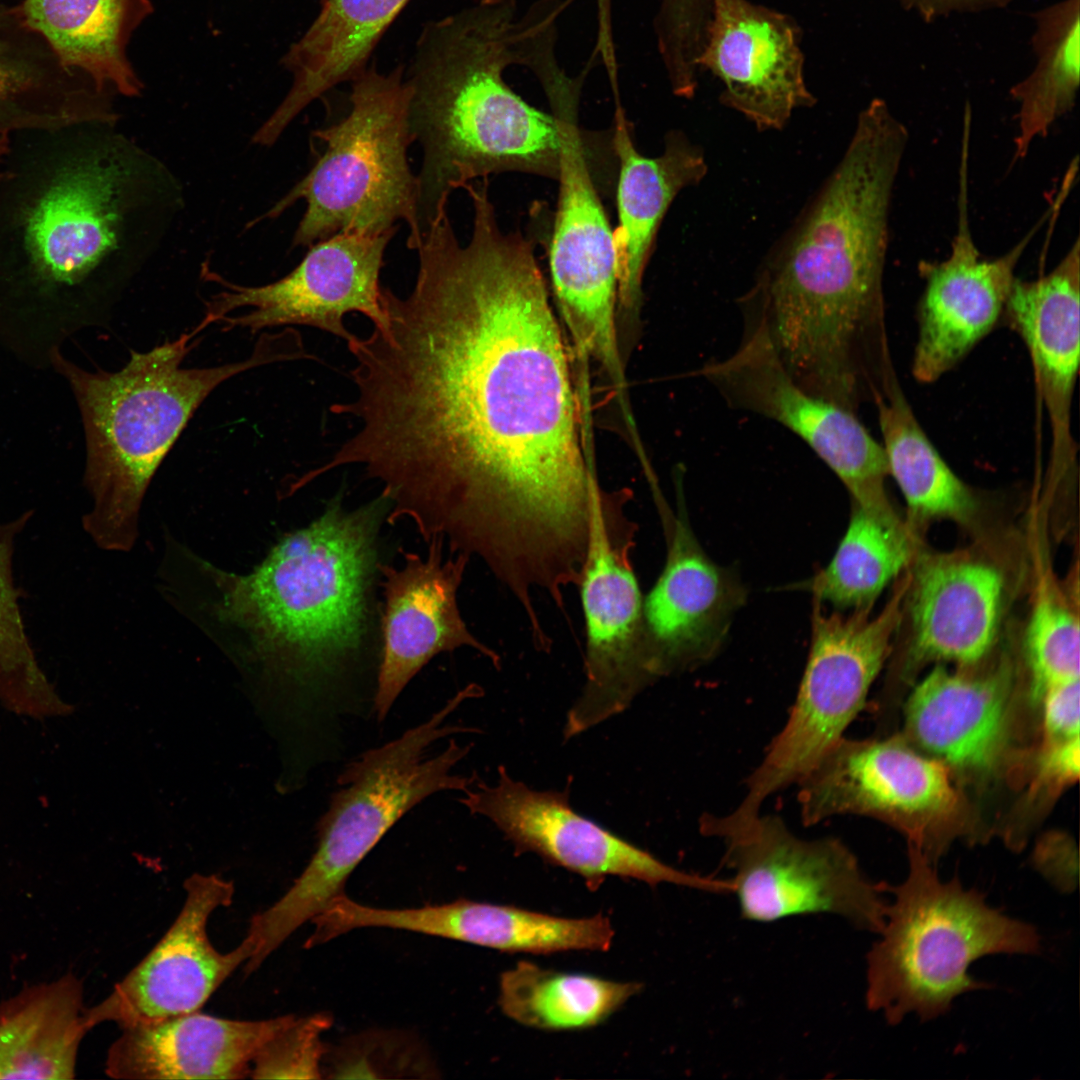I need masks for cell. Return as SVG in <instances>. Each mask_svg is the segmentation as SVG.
<instances>
[{
    "mask_svg": "<svg viewBox=\"0 0 1080 1080\" xmlns=\"http://www.w3.org/2000/svg\"><path fill=\"white\" fill-rule=\"evenodd\" d=\"M412 291L382 290L388 327L347 343L356 394L330 411L360 428L318 468L360 464L387 521L479 558L505 586L578 571L598 480L533 241L489 211L417 248Z\"/></svg>",
    "mask_w": 1080,
    "mask_h": 1080,
    "instance_id": "cell-1",
    "label": "cell"
},
{
    "mask_svg": "<svg viewBox=\"0 0 1080 1080\" xmlns=\"http://www.w3.org/2000/svg\"><path fill=\"white\" fill-rule=\"evenodd\" d=\"M909 139L873 99L830 176L737 300L743 335L805 391L849 409L894 373L883 274L894 184Z\"/></svg>",
    "mask_w": 1080,
    "mask_h": 1080,
    "instance_id": "cell-2",
    "label": "cell"
},
{
    "mask_svg": "<svg viewBox=\"0 0 1080 1080\" xmlns=\"http://www.w3.org/2000/svg\"><path fill=\"white\" fill-rule=\"evenodd\" d=\"M107 125L15 132L0 161V346L35 369L110 321L129 170Z\"/></svg>",
    "mask_w": 1080,
    "mask_h": 1080,
    "instance_id": "cell-3",
    "label": "cell"
},
{
    "mask_svg": "<svg viewBox=\"0 0 1080 1080\" xmlns=\"http://www.w3.org/2000/svg\"><path fill=\"white\" fill-rule=\"evenodd\" d=\"M516 0H481L433 23L421 38L407 82L421 233L447 212L451 193L476 178L518 172L557 180L561 130L553 113L516 94L503 73H536L550 57L554 22L543 8L517 16Z\"/></svg>",
    "mask_w": 1080,
    "mask_h": 1080,
    "instance_id": "cell-4",
    "label": "cell"
},
{
    "mask_svg": "<svg viewBox=\"0 0 1080 1080\" xmlns=\"http://www.w3.org/2000/svg\"><path fill=\"white\" fill-rule=\"evenodd\" d=\"M389 509L382 494L353 510L335 498L248 574L204 563L218 591L217 618L239 629L275 672L321 692L365 640L378 534Z\"/></svg>",
    "mask_w": 1080,
    "mask_h": 1080,
    "instance_id": "cell-5",
    "label": "cell"
},
{
    "mask_svg": "<svg viewBox=\"0 0 1080 1080\" xmlns=\"http://www.w3.org/2000/svg\"><path fill=\"white\" fill-rule=\"evenodd\" d=\"M192 331L147 352L131 351L118 371H88L64 356L50 367L68 383L85 435L84 484L93 499L83 525L95 543L127 551L137 538L139 509L157 468L206 397L222 382L261 365L305 359L296 330L262 334L245 360L182 368L199 340Z\"/></svg>",
    "mask_w": 1080,
    "mask_h": 1080,
    "instance_id": "cell-6",
    "label": "cell"
},
{
    "mask_svg": "<svg viewBox=\"0 0 1080 1080\" xmlns=\"http://www.w3.org/2000/svg\"><path fill=\"white\" fill-rule=\"evenodd\" d=\"M473 697L472 688L465 687L427 720L346 765L338 777L340 788L317 824V847L308 865L283 896L249 921L245 938L252 946L253 967L345 894L350 874L414 806L438 792H463L477 781L476 775L454 772L470 746L451 738L440 753L428 754L437 741L473 731L447 723Z\"/></svg>",
    "mask_w": 1080,
    "mask_h": 1080,
    "instance_id": "cell-7",
    "label": "cell"
},
{
    "mask_svg": "<svg viewBox=\"0 0 1080 1080\" xmlns=\"http://www.w3.org/2000/svg\"><path fill=\"white\" fill-rule=\"evenodd\" d=\"M909 872L886 906L881 939L867 955L866 1003L897 1025L909 1013L928 1021L959 995L987 987L968 974L991 954H1035L1040 937L1030 924L990 907L957 878L942 881L935 864L908 843Z\"/></svg>",
    "mask_w": 1080,
    "mask_h": 1080,
    "instance_id": "cell-8",
    "label": "cell"
},
{
    "mask_svg": "<svg viewBox=\"0 0 1080 1080\" xmlns=\"http://www.w3.org/2000/svg\"><path fill=\"white\" fill-rule=\"evenodd\" d=\"M411 89L402 67L363 71L353 80L350 110L312 132L322 144L310 171L266 214L275 218L304 199L306 210L292 245L309 247L340 232L380 234L409 228L407 246L422 238L418 179L408 160Z\"/></svg>",
    "mask_w": 1080,
    "mask_h": 1080,
    "instance_id": "cell-9",
    "label": "cell"
},
{
    "mask_svg": "<svg viewBox=\"0 0 1080 1080\" xmlns=\"http://www.w3.org/2000/svg\"><path fill=\"white\" fill-rule=\"evenodd\" d=\"M910 581L907 572L875 616L871 609L828 612L814 600L810 648L795 702L747 778L746 794L732 811L736 819L758 816L768 797L798 783L844 736L891 653Z\"/></svg>",
    "mask_w": 1080,
    "mask_h": 1080,
    "instance_id": "cell-10",
    "label": "cell"
},
{
    "mask_svg": "<svg viewBox=\"0 0 1080 1080\" xmlns=\"http://www.w3.org/2000/svg\"><path fill=\"white\" fill-rule=\"evenodd\" d=\"M797 784L806 827L838 815L870 817L903 833L932 863L957 839L985 838L949 768L903 736H843Z\"/></svg>",
    "mask_w": 1080,
    "mask_h": 1080,
    "instance_id": "cell-11",
    "label": "cell"
},
{
    "mask_svg": "<svg viewBox=\"0 0 1080 1080\" xmlns=\"http://www.w3.org/2000/svg\"><path fill=\"white\" fill-rule=\"evenodd\" d=\"M632 493L592 498L590 534L578 588L584 618L585 681L567 713L564 737L578 736L620 714L647 687L642 628L643 595L632 564L638 524L626 512Z\"/></svg>",
    "mask_w": 1080,
    "mask_h": 1080,
    "instance_id": "cell-12",
    "label": "cell"
},
{
    "mask_svg": "<svg viewBox=\"0 0 1080 1080\" xmlns=\"http://www.w3.org/2000/svg\"><path fill=\"white\" fill-rule=\"evenodd\" d=\"M578 105L552 109L561 130L558 201L549 246L552 289L578 360L592 359L624 387L617 333L613 230L592 171Z\"/></svg>",
    "mask_w": 1080,
    "mask_h": 1080,
    "instance_id": "cell-13",
    "label": "cell"
},
{
    "mask_svg": "<svg viewBox=\"0 0 1080 1080\" xmlns=\"http://www.w3.org/2000/svg\"><path fill=\"white\" fill-rule=\"evenodd\" d=\"M720 839L744 919L770 923L832 914L857 928L882 931L887 905L881 883L865 877L840 839L802 838L780 816L761 814Z\"/></svg>",
    "mask_w": 1080,
    "mask_h": 1080,
    "instance_id": "cell-14",
    "label": "cell"
},
{
    "mask_svg": "<svg viewBox=\"0 0 1080 1080\" xmlns=\"http://www.w3.org/2000/svg\"><path fill=\"white\" fill-rule=\"evenodd\" d=\"M397 229L380 234L340 232L311 246L297 267L285 277L263 286H242L205 272L223 287L205 303V315L193 329L199 334L212 323L223 330L305 325L329 332L346 342L356 335L343 317L359 312L374 327H388L382 303L380 271L384 254Z\"/></svg>",
    "mask_w": 1080,
    "mask_h": 1080,
    "instance_id": "cell-15",
    "label": "cell"
},
{
    "mask_svg": "<svg viewBox=\"0 0 1080 1080\" xmlns=\"http://www.w3.org/2000/svg\"><path fill=\"white\" fill-rule=\"evenodd\" d=\"M563 791L533 789L498 768L493 785L477 780L458 801L471 814L490 820L517 854L533 853L546 863L582 877L591 890L611 876L661 883L708 893L729 894L731 879L715 878L673 867L594 820L570 804Z\"/></svg>",
    "mask_w": 1080,
    "mask_h": 1080,
    "instance_id": "cell-16",
    "label": "cell"
},
{
    "mask_svg": "<svg viewBox=\"0 0 1080 1080\" xmlns=\"http://www.w3.org/2000/svg\"><path fill=\"white\" fill-rule=\"evenodd\" d=\"M697 374L730 408L770 419L799 437L843 483L852 503L892 506L882 444L857 413L802 389L760 342L742 336L733 353L705 363Z\"/></svg>",
    "mask_w": 1080,
    "mask_h": 1080,
    "instance_id": "cell-17",
    "label": "cell"
},
{
    "mask_svg": "<svg viewBox=\"0 0 1080 1080\" xmlns=\"http://www.w3.org/2000/svg\"><path fill=\"white\" fill-rule=\"evenodd\" d=\"M656 506L667 553L642 602L643 649L651 684L712 660L746 600L735 572L714 562L701 547L680 493L674 512L665 500Z\"/></svg>",
    "mask_w": 1080,
    "mask_h": 1080,
    "instance_id": "cell-18",
    "label": "cell"
},
{
    "mask_svg": "<svg viewBox=\"0 0 1080 1080\" xmlns=\"http://www.w3.org/2000/svg\"><path fill=\"white\" fill-rule=\"evenodd\" d=\"M176 918L149 953L95 1006L85 1011L90 1030L112 1022L120 1028L199 1011L251 956L246 939L222 953L207 927L215 910L231 905L233 885L194 875L185 884Z\"/></svg>",
    "mask_w": 1080,
    "mask_h": 1080,
    "instance_id": "cell-19",
    "label": "cell"
},
{
    "mask_svg": "<svg viewBox=\"0 0 1080 1080\" xmlns=\"http://www.w3.org/2000/svg\"><path fill=\"white\" fill-rule=\"evenodd\" d=\"M969 151L961 149L958 223L951 251L942 261H921L925 287L918 307V337L913 376L932 383L954 368L1003 315L1016 266L1044 217L1008 252L981 256L972 237L968 213Z\"/></svg>",
    "mask_w": 1080,
    "mask_h": 1080,
    "instance_id": "cell-20",
    "label": "cell"
},
{
    "mask_svg": "<svg viewBox=\"0 0 1080 1080\" xmlns=\"http://www.w3.org/2000/svg\"><path fill=\"white\" fill-rule=\"evenodd\" d=\"M978 664V663H977ZM934 667L904 707L903 737L945 764L955 780L985 781L1011 773L1021 752L1012 748L1014 667Z\"/></svg>",
    "mask_w": 1080,
    "mask_h": 1080,
    "instance_id": "cell-21",
    "label": "cell"
},
{
    "mask_svg": "<svg viewBox=\"0 0 1080 1080\" xmlns=\"http://www.w3.org/2000/svg\"><path fill=\"white\" fill-rule=\"evenodd\" d=\"M423 558L403 552L401 568L379 564L383 575L382 653L374 694L377 720L383 721L407 684L437 654L467 646L495 668L500 656L468 629L457 593L470 557L444 559V539L434 537Z\"/></svg>",
    "mask_w": 1080,
    "mask_h": 1080,
    "instance_id": "cell-22",
    "label": "cell"
},
{
    "mask_svg": "<svg viewBox=\"0 0 1080 1080\" xmlns=\"http://www.w3.org/2000/svg\"><path fill=\"white\" fill-rule=\"evenodd\" d=\"M803 65L790 17L748 0H712L699 70L721 81V103L758 130L782 129L795 110L815 104Z\"/></svg>",
    "mask_w": 1080,
    "mask_h": 1080,
    "instance_id": "cell-23",
    "label": "cell"
},
{
    "mask_svg": "<svg viewBox=\"0 0 1080 1080\" xmlns=\"http://www.w3.org/2000/svg\"><path fill=\"white\" fill-rule=\"evenodd\" d=\"M906 595L913 664L982 662L995 644L1002 617L1001 572L967 552L917 557Z\"/></svg>",
    "mask_w": 1080,
    "mask_h": 1080,
    "instance_id": "cell-24",
    "label": "cell"
},
{
    "mask_svg": "<svg viewBox=\"0 0 1080 1080\" xmlns=\"http://www.w3.org/2000/svg\"><path fill=\"white\" fill-rule=\"evenodd\" d=\"M1079 291L1077 239L1048 274L1032 281L1015 279L1002 315L1030 355L1038 394L1050 421L1055 477L1072 468L1076 456L1071 407L1080 354Z\"/></svg>",
    "mask_w": 1080,
    "mask_h": 1080,
    "instance_id": "cell-25",
    "label": "cell"
},
{
    "mask_svg": "<svg viewBox=\"0 0 1080 1080\" xmlns=\"http://www.w3.org/2000/svg\"><path fill=\"white\" fill-rule=\"evenodd\" d=\"M611 142L618 162V224L613 231L617 318L633 320L640 310L643 276L665 214L683 189L702 181L708 165L701 148L678 130L666 135L659 156L641 154L620 105L615 112Z\"/></svg>",
    "mask_w": 1080,
    "mask_h": 1080,
    "instance_id": "cell-26",
    "label": "cell"
},
{
    "mask_svg": "<svg viewBox=\"0 0 1080 1080\" xmlns=\"http://www.w3.org/2000/svg\"><path fill=\"white\" fill-rule=\"evenodd\" d=\"M282 1016L228 1019L194 1011L121 1028L105 1060L114 1079H245Z\"/></svg>",
    "mask_w": 1080,
    "mask_h": 1080,
    "instance_id": "cell-27",
    "label": "cell"
},
{
    "mask_svg": "<svg viewBox=\"0 0 1080 1080\" xmlns=\"http://www.w3.org/2000/svg\"><path fill=\"white\" fill-rule=\"evenodd\" d=\"M115 119L107 92L65 66L19 4L0 0V136Z\"/></svg>",
    "mask_w": 1080,
    "mask_h": 1080,
    "instance_id": "cell-28",
    "label": "cell"
},
{
    "mask_svg": "<svg viewBox=\"0 0 1080 1080\" xmlns=\"http://www.w3.org/2000/svg\"><path fill=\"white\" fill-rule=\"evenodd\" d=\"M409 0H326L311 26L284 57L292 86L259 128L275 142L311 102L334 86L354 80L383 32Z\"/></svg>",
    "mask_w": 1080,
    "mask_h": 1080,
    "instance_id": "cell-29",
    "label": "cell"
},
{
    "mask_svg": "<svg viewBox=\"0 0 1080 1080\" xmlns=\"http://www.w3.org/2000/svg\"><path fill=\"white\" fill-rule=\"evenodd\" d=\"M19 6L61 62L88 76L98 90L140 94L126 50L152 11L149 0H23Z\"/></svg>",
    "mask_w": 1080,
    "mask_h": 1080,
    "instance_id": "cell-30",
    "label": "cell"
},
{
    "mask_svg": "<svg viewBox=\"0 0 1080 1080\" xmlns=\"http://www.w3.org/2000/svg\"><path fill=\"white\" fill-rule=\"evenodd\" d=\"M72 972L26 986L0 1003V1079L67 1080L90 1031Z\"/></svg>",
    "mask_w": 1080,
    "mask_h": 1080,
    "instance_id": "cell-31",
    "label": "cell"
},
{
    "mask_svg": "<svg viewBox=\"0 0 1080 1080\" xmlns=\"http://www.w3.org/2000/svg\"><path fill=\"white\" fill-rule=\"evenodd\" d=\"M426 923L433 936L506 953L605 952L615 934L610 919L602 914L565 918L467 899L433 905Z\"/></svg>",
    "mask_w": 1080,
    "mask_h": 1080,
    "instance_id": "cell-32",
    "label": "cell"
},
{
    "mask_svg": "<svg viewBox=\"0 0 1080 1080\" xmlns=\"http://www.w3.org/2000/svg\"><path fill=\"white\" fill-rule=\"evenodd\" d=\"M889 476L906 501L912 530L920 523H969L977 511L973 490L929 440L896 381L875 403Z\"/></svg>",
    "mask_w": 1080,
    "mask_h": 1080,
    "instance_id": "cell-33",
    "label": "cell"
},
{
    "mask_svg": "<svg viewBox=\"0 0 1080 1080\" xmlns=\"http://www.w3.org/2000/svg\"><path fill=\"white\" fill-rule=\"evenodd\" d=\"M852 504L848 527L835 554L809 581L808 588L822 605L867 610L913 561L915 535L894 509Z\"/></svg>",
    "mask_w": 1080,
    "mask_h": 1080,
    "instance_id": "cell-34",
    "label": "cell"
},
{
    "mask_svg": "<svg viewBox=\"0 0 1080 1080\" xmlns=\"http://www.w3.org/2000/svg\"><path fill=\"white\" fill-rule=\"evenodd\" d=\"M1035 66L1010 90L1018 103L1015 156L1075 105L1080 83V0H1060L1033 14Z\"/></svg>",
    "mask_w": 1080,
    "mask_h": 1080,
    "instance_id": "cell-35",
    "label": "cell"
},
{
    "mask_svg": "<svg viewBox=\"0 0 1080 1080\" xmlns=\"http://www.w3.org/2000/svg\"><path fill=\"white\" fill-rule=\"evenodd\" d=\"M642 985L583 973L558 972L520 961L499 980L498 1003L513 1021L539 1030L594 1027L608 1019Z\"/></svg>",
    "mask_w": 1080,
    "mask_h": 1080,
    "instance_id": "cell-36",
    "label": "cell"
},
{
    "mask_svg": "<svg viewBox=\"0 0 1080 1080\" xmlns=\"http://www.w3.org/2000/svg\"><path fill=\"white\" fill-rule=\"evenodd\" d=\"M1025 653L1034 702L1039 703L1052 686L1079 680L1078 616L1056 590L1044 589L1038 595L1026 630Z\"/></svg>",
    "mask_w": 1080,
    "mask_h": 1080,
    "instance_id": "cell-37",
    "label": "cell"
},
{
    "mask_svg": "<svg viewBox=\"0 0 1080 1080\" xmlns=\"http://www.w3.org/2000/svg\"><path fill=\"white\" fill-rule=\"evenodd\" d=\"M332 1025L327 1013L283 1015L256 1053L249 1078L320 1079L327 1048L322 1035Z\"/></svg>",
    "mask_w": 1080,
    "mask_h": 1080,
    "instance_id": "cell-38",
    "label": "cell"
},
{
    "mask_svg": "<svg viewBox=\"0 0 1080 1080\" xmlns=\"http://www.w3.org/2000/svg\"><path fill=\"white\" fill-rule=\"evenodd\" d=\"M30 513L11 522H0V671L33 668L32 652L18 603L12 574V556L17 534Z\"/></svg>",
    "mask_w": 1080,
    "mask_h": 1080,
    "instance_id": "cell-39",
    "label": "cell"
},
{
    "mask_svg": "<svg viewBox=\"0 0 1080 1080\" xmlns=\"http://www.w3.org/2000/svg\"><path fill=\"white\" fill-rule=\"evenodd\" d=\"M1039 745L1026 752L1030 776L1023 796V813L1036 811L1055 800L1079 778V737L1057 738L1041 734Z\"/></svg>",
    "mask_w": 1080,
    "mask_h": 1080,
    "instance_id": "cell-40",
    "label": "cell"
},
{
    "mask_svg": "<svg viewBox=\"0 0 1080 1080\" xmlns=\"http://www.w3.org/2000/svg\"><path fill=\"white\" fill-rule=\"evenodd\" d=\"M1036 868L1062 892H1072L1078 883V857L1072 840L1061 833L1046 835L1033 856Z\"/></svg>",
    "mask_w": 1080,
    "mask_h": 1080,
    "instance_id": "cell-41",
    "label": "cell"
},
{
    "mask_svg": "<svg viewBox=\"0 0 1080 1080\" xmlns=\"http://www.w3.org/2000/svg\"><path fill=\"white\" fill-rule=\"evenodd\" d=\"M1079 680L1048 688L1040 699L1042 733L1059 738L1079 737Z\"/></svg>",
    "mask_w": 1080,
    "mask_h": 1080,
    "instance_id": "cell-42",
    "label": "cell"
},
{
    "mask_svg": "<svg viewBox=\"0 0 1080 1080\" xmlns=\"http://www.w3.org/2000/svg\"><path fill=\"white\" fill-rule=\"evenodd\" d=\"M1014 0H898L907 11L925 22H933L952 14L978 13L1001 9Z\"/></svg>",
    "mask_w": 1080,
    "mask_h": 1080,
    "instance_id": "cell-43",
    "label": "cell"
},
{
    "mask_svg": "<svg viewBox=\"0 0 1080 1080\" xmlns=\"http://www.w3.org/2000/svg\"><path fill=\"white\" fill-rule=\"evenodd\" d=\"M9 141L10 135L5 134L0 136V161L8 150Z\"/></svg>",
    "mask_w": 1080,
    "mask_h": 1080,
    "instance_id": "cell-44",
    "label": "cell"
}]
</instances>
